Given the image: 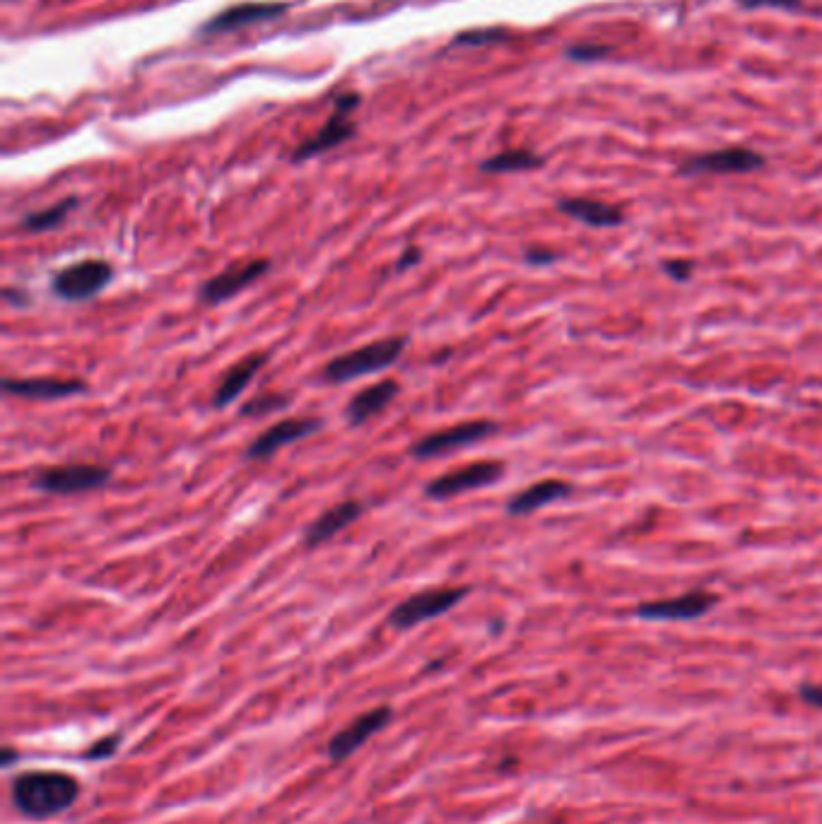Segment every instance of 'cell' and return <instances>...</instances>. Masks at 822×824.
I'll use <instances>...</instances> for the list:
<instances>
[{
	"instance_id": "cell-13",
	"label": "cell",
	"mask_w": 822,
	"mask_h": 824,
	"mask_svg": "<svg viewBox=\"0 0 822 824\" xmlns=\"http://www.w3.org/2000/svg\"><path fill=\"white\" fill-rule=\"evenodd\" d=\"M391 718H393V709L389 704L377 706V709L357 716L355 721L343 728V731L333 735V740L328 743V757H331L333 762H343V759L352 757L364 743H367L369 738H374L381 728L389 726Z\"/></svg>"
},
{
	"instance_id": "cell-11",
	"label": "cell",
	"mask_w": 822,
	"mask_h": 824,
	"mask_svg": "<svg viewBox=\"0 0 822 824\" xmlns=\"http://www.w3.org/2000/svg\"><path fill=\"white\" fill-rule=\"evenodd\" d=\"M719 603V598L709 591H690L683 596L651 600L637 608L639 620L649 622H692L712 612Z\"/></svg>"
},
{
	"instance_id": "cell-19",
	"label": "cell",
	"mask_w": 822,
	"mask_h": 824,
	"mask_svg": "<svg viewBox=\"0 0 822 824\" xmlns=\"http://www.w3.org/2000/svg\"><path fill=\"white\" fill-rule=\"evenodd\" d=\"M557 210L593 229H613L625 222V213H622L618 205L593 198H562L557 200Z\"/></svg>"
},
{
	"instance_id": "cell-9",
	"label": "cell",
	"mask_w": 822,
	"mask_h": 824,
	"mask_svg": "<svg viewBox=\"0 0 822 824\" xmlns=\"http://www.w3.org/2000/svg\"><path fill=\"white\" fill-rule=\"evenodd\" d=\"M270 270L268 258H244V261L232 263L220 273H215L213 278H208L198 287V299L208 306L225 304L230 299L242 294L246 287L254 285L256 280H261Z\"/></svg>"
},
{
	"instance_id": "cell-2",
	"label": "cell",
	"mask_w": 822,
	"mask_h": 824,
	"mask_svg": "<svg viewBox=\"0 0 822 824\" xmlns=\"http://www.w3.org/2000/svg\"><path fill=\"white\" fill-rule=\"evenodd\" d=\"M405 345H408V335H391V338H379L374 343L355 347V350L340 352L324 367V381L350 384L367 374L386 372L401 359Z\"/></svg>"
},
{
	"instance_id": "cell-22",
	"label": "cell",
	"mask_w": 822,
	"mask_h": 824,
	"mask_svg": "<svg viewBox=\"0 0 822 824\" xmlns=\"http://www.w3.org/2000/svg\"><path fill=\"white\" fill-rule=\"evenodd\" d=\"M75 208H78V198L68 196V198L58 200V203H54V205H49V208L25 215V217H22L20 225H22V229H25V232H32V234L51 232V229L63 225V222H66V217L73 213Z\"/></svg>"
},
{
	"instance_id": "cell-10",
	"label": "cell",
	"mask_w": 822,
	"mask_h": 824,
	"mask_svg": "<svg viewBox=\"0 0 822 824\" xmlns=\"http://www.w3.org/2000/svg\"><path fill=\"white\" fill-rule=\"evenodd\" d=\"M765 155L750 147H724V150L704 152L685 160L678 167L680 176H721V174H753L765 167Z\"/></svg>"
},
{
	"instance_id": "cell-15",
	"label": "cell",
	"mask_w": 822,
	"mask_h": 824,
	"mask_svg": "<svg viewBox=\"0 0 822 824\" xmlns=\"http://www.w3.org/2000/svg\"><path fill=\"white\" fill-rule=\"evenodd\" d=\"M87 391V384L80 379H54V376H41V379H3L5 396L27 398V400H66L82 396Z\"/></svg>"
},
{
	"instance_id": "cell-7",
	"label": "cell",
	"mask_w": 822,
	"mask_h": 824,
	"mask_svg": "<svg viewBox=\"0 0 822 824\" xmlns=\"http://www.w3.org/2000/svg\"><path fill=\"white\" fill-rule=\"evenodd\" d=\"M357 107H360V97H357V94H340L336 104H333V114L328 116V121L319 131L304 140V143L292 152V162H307L311 157L324 155V152L343 145L345 140H350L352 135H355V121H352V116H355Z\"/></svg>"
},
{
	"instance_id": "cell-20",
	"label": "cell",
	"mask_w": 822,
	"mask_h": 824,
	"mask_svg": "<svg viewBox=\"0 0 822 824\" xmlns=\"http://www.w3.org/2000/svg\"><path fill=\"white\" fill-rule=\"evenodd\" d=\"M569 492H572V487L567 485L565 480H540V482H533V485H528L526 490L516 492L512 499L507 502V514L509 516H528L533 514V511L543 509V506L548 504H555L560 502V499L569 497Z\"/></svg>"
},
{
	"instance_id": "cell-3",
	"label": "cell",
	"mask_w": 822,
	"mask_h": 824,
	"mask_svg": "<svg viewBox=\"0 0 822 824\" xmlns=\"http://www.w3.org/2000/svg\"><path fill=\"white\" fill-rule=\"evenodd\" d=\"M468 593H471L468 586L425 588V591H418L410 598L401 600V603L391 610L389 625L396 629L418 627L422 622H430L434 617H442L444 612L454 610Z\"/></svg>"
},
{
	"instance_id": "cell-17",
	"label": "cell",
	"mask_w": 822,
	"mask_h": 824,
	"mask_svg": "<svg viewBox=\"0 0 822 824\" xmlns=\"http://www.w3.org/2000/svg\"><path fill=\"white\" fill-rule=\"evenodd\" d=\"M268 352H251V355H246L239 359L237 364H232L230 369H227L225 374H222L220 384L215 386L213 391V408L215 410H225L227 405H232L234 400H237L242 393L246 391V386L254 381V376L261 372L263 367L268 364Z\"/></svg>"
},
{
	"instance_id": "cell-25",
	"label": "cell",
	"mask_w": 822,
	"mask_h": 824,
	"mask_svg": "<svg viewBox=\"0 0 822 824\" xmlns=\"http://www.w3.org/2000/svg\"><path fill=\"white\" fill-rule=\"evenodd\" d=\"M608 54H610L608 46H596V44H577L567 49L569 61H581V63L601 61V58H606Z\"/></svg>"
},
{
	"instance_id": "cell-24",
	"label": "cell",
	"mask_w": 822,
	"mask_h": 824,
	"mask_svg": "<svg viewBox=\"0 0 822 824\" xmlns=\"http://www.w3.org/2000/svg\"><path fill=\"white\" fill-rule=\"evenodd\" d=\"M509 39V32L504 29H468V32H461L459 37L454 39V44L459 46H485V44H497V41Z\"/></svg>"
},
{
	"instance_id": "cell-14",
	"label": "cell",
	"mask_w": 822,
	"mask_h": 824,
	"mask_svg": "<svg viewBox=\"0 0 822 824\" xmlns=\"http://www.w3.org/2000/svg\"><path fill=\"white\" fill-rule=\"evenodd\" d=\"M287 10H290V3H239L210 17L201 27V34L203 37H217V34L234 32V29L261 25V22L285 15Z\"/></svg>"
},
{
	"instance_id": "cell-32",
	"label": "cell",
	"mask_w": 822,
	"mask_h": 824,
	"mask_svg": "<svg viewBox=\"0 0 822 824\" xmlns=\"http://www.w3.org/2000/svg\"><path fill=\"white\" fill-rule=\"evenodd\" d=\"M3 297H5V302L13 304V306H27L29 304V292H25V290L20 292V290H13V287H5Z\"/></svg>"
},
{
	"instance_id": "cell-27",
	"label": "cell",
	"mask_w": 822,
	"mask_h": 824,
	"mask_svg": "<svg viewBox=\"0 0 822 824\" xmlns=\"http://www.w3.org/2000/svg\"><path fill=\"white\" fill-rule=\"evenodd\" d=\"M743 8L760 10V8H774V10H798L801 0H738Z\"/></svg>"
},
{
	"instance_id": "cell-4",
	"label": "cell",
	"mask_w": 822,
	"mask_h": 824,
	"mask_svg": "<svg viewBox=\"0 0 822 824\" xmlns=\"http://www.w3.org/2000/svg\"><path fill=\"white\" fill-rule=\"evenodd\" d=\"M114 280V266L104 258H85L70 263L51 278V292L63 302H87L104 292Z\"/></svg>"
},
{
	"instance_id": "cell-31",
	"label": "cell",
	"mask_w": 822,
	"mask_h": 824,
	"mask_svg": "<svg viewBox=\"0 0 822 824\" xmlns=\"http://www.w3.org/2000/svg\"><path fill=\"white\" fill-rule=\"evenodd\" d=\"M798 694H801V699L806 704L815 706V709H822V687H818V685H801Z\"/></svg>"
},
{
	"instance_id": "cell-21",
	"label": "cell",
	"mask_w": 822,
	"mask_h": 824,
	"mask_svg": "<svg viewBox=\"0 0 822 824\" xmlns=\"http://www.w3.org/2000/svg\"><path fill=\"white\" fill-rule=\"evenodd\" d=\"M543 164H545L543 157H538L536 152H531V150H504L480 162V172H485V174L533 172V169H540Z\"/></svg>"
},
{
	"instance_id": "cell-5",
	"label": "cell",
	"mask_w": 822,
	"mask_h": 824,
	"mask_svg": "<svg viewBox=\"0 0 822 824\" xmlns=\"http://www.w3.org/2000/svg\"><path fill=\"white\" fill-rule=\"evenodd\" d=\"M111 482V468L97 466V463H70V466L41 468L32 475L29 485L32 490L44 494H82L92 490H102Z\"/></svg>"
},
{
	"instance_id": "cell-33",
	"label": "cell",
	"mask_w": 822,
	"mask_h": 824,
	"mask_svg": "<svg viewBox=\"0 0 822 824\" xmlns=\"http://www.w3.org/2000/svg\"><path fill=\"white\" fill-rule=\"evenodd\" d=\"M13 759H15L13 747H5V750H3V767H10V764H13Z\"/></svg>"
},
{
	"instance_id": "cell-12",
	"label": "cell",
	"mask_w": 822,
	"mask_h": 824,
	"mask_svg": "<svg viewBox=\"0 0 822 824\" xmlns=\"http://www.w3.org/2000/svg\"><path fill=\"white\" fill-rule=\"evenodd\" d=\"M319 429V417H290V420H280L251 441L249 449H246V458L249 461H266V458L275 456L283 446L297 444V441L311 437Z\"/></svg>"
},
{
	"instance_id": "cell-8",
	"label": "cell",
	"mask_w": 822,
	"mask_h": 824,
	"mask_svg": "<svg viewBox=\"0 0 822 824\" xmlns=\"http://www.w3.org/2000/svg\"><path fill=\"white\" fill-rule=\"evenodd\" d=\"M504 478V463L499 461H475L468 466L454 468L449 473L437 475L425 485V497L434 499V502H444V499H454L463 492L483 490V487L495 485Z\"/></svg>"
},
{
	"instance_id": "cell-1",
	"label": "cell",
	"mask_w": 822,
	"mask_h": 824,
	"mask_svg": "<svg viewBox=\"0 0 822 824\" xmlns=\"http://www.w3.org/2000/svg\"><path fill=\"white\" fill-rule=\"evenodd\" d=\"M13 805L32 820L58 815L68 810L80 796V786L73 776L61 771H25L10 788Z\"/></svg>"
},
{
	"instance_id": "cell-23",
	"label": "cell",
	"mask_w": 822,
	"mask_h": 824,
	"mask_svg": "<svg viewBox=\"0 0 822 824\" xmlns=\"http://www.w3.org/2000/svg\"><path fill=\"white\" fill-rule=\"evenodd\" d=\"M290 405V396L287 393H258L251 400H246L239 410L242 417H266L270 412H280Z\"/></svg>"
},
{
	"instance_id": "cell-16",
	"label": "cell",
	"mask_w": 822,
	"mask_h": 824,
	"mask_svg": "<svg viewBox=\"0 0 822 824\" xmlns=\"http://www.w3.org/2000/svg\"><path fill=\"white\" fill-rule=\"evenodd\" d=\"M364 514V504L357 502V499H345V502L333 504L331 509H326L324 514L316 521H311L304 531V547L307 550H316L319 545L328 543V540L336 538L338 533H343L345 528L352 526L357 519H362Z\"/></svg>"
},
{
	"instance_id": "cell-28",
	"label": "cell",
	"mask_w": 822,
	"mask_h": 824,
	"mask_svg": "<svg viewBox=\"0 0 822 824\" xmlns=\"http://www.w3.org/2000/svg\"><path fill=\"white\" fill-rule=\"evenodd\" d=\"M121 743V735H109V738H104L102 743L92 745L90 752H85L87 759H104V757H111L116 752V747Z\"/></svg>"
},
{
	"instance_id": "cell-18",
	"label": "cell",
	"mask_w": 822,
	"mask_h": 824,
	"mask_svg": "<svg viewBox=\"0 0 822 824\" xmlns=\"http://www.w3.org/2000/svg\"><path fill=\"white\" fill-rule=\"evenodd\" d=\"M401 393V384L396 379H384L377 384L362 388L350 398L348 408H345V417H348L350 427L367 425L372 417H377L381 410H386L393 400Z\"/></svg>"
},
{
	"instance_id": "cell-30",
	"label": "cell",
	"mask_w": 822,
	"mask_h": 824,
	"mask_svg": "<svg viewBox=\"0 0 822 824\" xmlns=\"http://www.w3.org/2000/svg\"><path fill=\"white\" fill-rule=\"evenodd\" d=\"M420 261H422L420 246H408V249H405V251L401 253V258H398L396 273H405V270L420 266Z\"/></svg>"
},
{
	"instance_id": "cell-6",
	"label": "cell",
	"mask_w": 822,
	"mask_h": 824,
	"mask_svg": "<svg viewBox=\"0 0 822 824\" xmlns=\"http://www.w3.org/2000/svg\"><path fill=\"white\" fill-rule=\"evenodd\" d=\"M499 425L492 420H468L459 422V425H451L444 429H437V432L427 434V437H420L415 444H410L408 453L418 461H430V458H442L449 456V453H456L466 446L478 444V441L490 439L492 434H497Z\"/></svg>"
},
{
	"instance_id": "cell-29",
	"label": "cell",
	"mask_w": 822,
	"mask_h": 824,
	"mask_svg": "<svg viewBox=\"0 0 822 824\" xmlns=\"http://www.w3.org/2000/svg\"><path fill=\"white\" fill-rule=\"evenodd\" d=\"M524 258L528 266H550L557 261V253L550 249H540V246H531L524 251Z\"/></svg>"
},
{
	"instance_id": "cell-26",
	"label": "cell",
	"mask_w": 822,
	"mask_h": 824,
	"mask_svg": "<svg viewBox=\"0 0 822 824\" xmlns=\"http://www.w3.org/2000/svg\"><path fill=\"white\" fill-rule=\"evenodd\" d=\"M661 268L671 280L688 282L692 278V273H695V261H690V258H671V261L663 263Z\"/></svg>"
}]
</instances>
